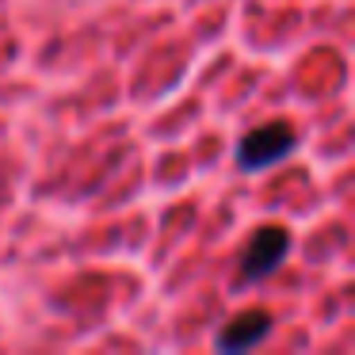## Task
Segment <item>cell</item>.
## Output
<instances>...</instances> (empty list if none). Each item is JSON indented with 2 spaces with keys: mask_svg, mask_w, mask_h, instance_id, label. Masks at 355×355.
Returning a JSON list of instances; mask_svg holds the SVG:
<instances>
[{
  "mask_svg": "<svg viewBox=\"0 0 355 355\" xmlns=\"http://www.w3.org/2000/svg\"><path fill=\"white\" fill-rule=\"evenodd\" d=\"M268 332H271V313L248 309V313H237L233 321L222 324L214 344H218V352H248V347H256Z\"/></svg>",
  "mask_w": 355,
  "mask_h": 355,
  "instance_id": "3957f363",
  "label": "cell"
},
{
  "mask_svg": "<svg viewBox=\"0 0 355 355\" xmlns=\"http://www.w3.org/2000/svg\"><path fill=\"white\" fill-rule=\"evenodd\" d=\"M298 138L286 123H268V126H256L241 138L237 146V164L241 172H260V168H271V164L286 161L294 153Z\"/></svg>",
  "mask_w": 355,
  "mask_h": 355,
  "instance_id": "6da1fadb",
  "label": "cell"
},
{
  "mask_svg": "<svg viewBox=\"0 0 355 355\" xmlns=\"http://www.w3.org/2000/svg\"><path fill=\"white\" fill-rule=\"evenodd\" d=\"M291 252V233L283 225H263L252 233L245 256H241V283H260V279L275 275L279 263Z\"/></svg>",
  "mask_w": 355,
  "mask_h": 355,
  "instance_id": "7a4b0ae2",
  "label": "cell"
}]
</instances>
